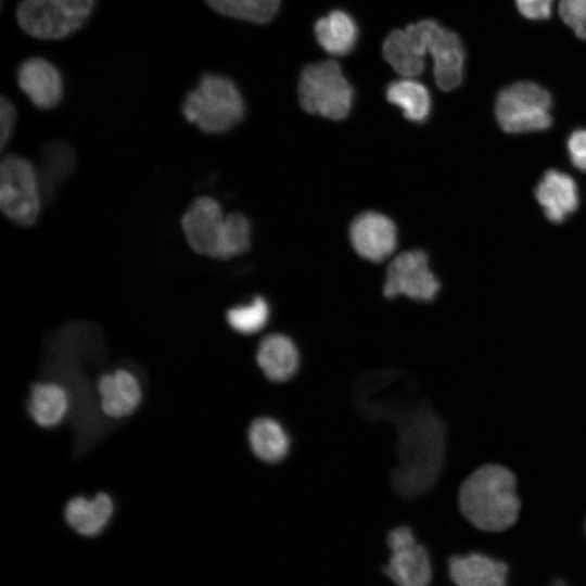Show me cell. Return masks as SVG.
Masks as SVG:
<instances>
[{
	"label": "cell",
	"mask_w": 586,
	"mask_h": 586,
	"mask_svg": "<svg viewBox=\"0 0 586 586\" xmlns=\"http://www.w3.org/2000/svg\"><path fill=\"white\" fill-rule=\"evenodd\" d=\"M385 97L391 104L400 107L410 122L423 123L431 114L432 99L428 88L412 78L390 82Z\"/></svg>",
	"instance_id": "44dd1931"
},
{
	"label": "cell",
	"mask_w": 586,
	"mask_h": 586,
	"mask_svg": "<svg viewBox=\"0 0 586 586\" xmlns=\"http://www.w3.org/2000/svg\"><path fill=\"white\" fill-rule=\"evenodd\" d=\"M548 586H569V584L561 578H556L551 583H549Z\"/></svg>",
	"instance_id": "4dcf8cb0"
},
{
	"label": "cell",
	"mask_w": 586,
	"mask_h": 586,
	"mask_svg": "<svg viewBox=\"0 0 586 586\" xmlns=\"http://www.w3.org/2000/svg\"><path fill=\"white\" fill-rule=\"evenodd\" d=\"M16 122V109L4 95L0 97V145L3 149L9 142Z\"/></svg>",
	"instance_id": "f546056e"
},
{
	"label": "cell",
	"mask_w": 586,
	"mask_h": 586,
	"mask_svg": "<svg viewBox=\"0 0 586 586\" xmlns=\"http://www.w3.org/2000/svg\"><path fill=\"white\" fill-rule=\"evenodd\" d=\"M75 165L76 154L65 142L53 141L41 149L40 161L35 168L42 203L52 200L56 188L69 177Z\"/></svg>",
	"instance_id": "e0dca14e"
},
{
	"label": "cell",
	"mask_w": 586,
	"mask_h": 586,
	"mask_svg": "<svg viewBox=\"0 0 586 586\" xmlns=\"http://www.w3.org/2000/svg\"><path fill=\"white\" fill-rule=\"evenodd\" d=\"M558 12L574 35L586 39V0H559Z\"/></svg>",
	"instance_id": "4316f807"
},
{
	"label": "cell",
	"mask_w": 586,
	"mask_h": 586,
	"mask_svg": "<svg viewBox=\"0 0 586 586\" xmlns=\"http://www.w3.org/2000/svg\"><path fill=\"white\" fill-rule=\"evenodd\" d=\"M20 89L38 109L51 110L59 105L64 93L63 77L48 59L31 55L22 61L16 71Z\"/></svg>",
	"instance_id": "7c38bea8"
},
{
	"label": "cell",
	"mask_w": 586,
	"mask_h": 586,
	"mask_svg": "<svg viewBox=\"0 0 586 586\" xmlns=\"http://www.w3.org/2000/svg\"><path fill=\"white\" fill-rule=\"evenodd\" d=\"M393 485L406 498L426 492L438 479L445 454V425L424 404L403 411Z\"/></svg>",
	"instance_id": "7a4b0ae2"
},
{
	"label": "cell",
	"mask_w": 586,
	"mask_h": 586,
	"mask_svg": "<svg viewBox=\"0 0 586 586\" xmlns=\"http://www.w3.org/2000/svg\"><path fill=\"white\" fill-rule=\"evenodd\" d=\"M249 441L253 453L266 462L282 460L290 446L284 429L271 418L255 419L249 430Z\"/></svg>",
	"instance_id": "7402d4cb"
},
{
	"label": "cell",
	"mask_w": 586,
	"mask_h": 586,
	"mask_svg": "<svg viewBox=\"0 0 586 586\" xmlns=\"http://www.w3.org/2000/svg\"><path fill=\"white\" fill-rule=\"evenodd\" d=\"M251 242V227L240 213L226 215L218 258L227 259L244 253Z\"/></svg>",
	"instance_id": "d4e9b609"
},
{
	"label": "cell",
	"mask_w": 586,
	"mask_h": 586,
	"mask_svg": "<svg viewBox=\"0 0 586 586\" xmlns=\"http://www.w3.org/2000/svg\"><path fill=\"white\" fill-rule=\"evenodd\" d=\"M113 513V502L106 494L92 500L76 497L65 508L67 523L79 534L92 536L103 530Z\"/></svg>",
	"instance_id": "ffe728a7"
},
{
	"label": "cell",
	"mask_w": 586,
	"mask_h": 586,
	"mask_svg": "<svg viewBox=\"0 0 586 586\" xmlns=\"http://www.w3.org/2000/svg\"><path fill=\"white\" fill-rule=\"evenodd\" d=\"M42 199L35 165L28 160L10 154L0 164V207L2 213L20 226L36 222Z\"/></svg>",
	"instance_id": "ba28073f"
},
{
	"label": "cell",
	"mask_w": 586,
	"mask_h": 586,
	"mask_svg": "<svg viewBox=\"0 0 586 586\" xmlns=\"http://www.w3.org/2000/svg\"><path fill=\"white\" fill-rule=\"evenodd\" d=\"M552 97L540 85L522 80L504 87L495 100V117L509 133L543 131L552 124Z\"/></svg>",
	"instance_id": "52a82bcc"
},
{
	"label": "cell",
	"mask_w": 586,
	"mask_h": 586,
	"mask_svg": "<svg viewBox=\"0 0 586 586\" xmlns=\"http://www.w3.org/2000/svg\"><path fill=\"white\" fill-rule=\"evenodd\" d=\"M269 318V306L262 296H256L246 305L233 307L227 311L230 327L243 334H252L262 330Z\"/></svg>",
	"instance_id": "484cf974"
},
{
	"label": "cell",
	"mask_w": 586,
	"mask_h": 586,
	"mask_svg": "<svg viewBox=\"0 0 586 586\" xmlns=\"http://www.w3.org/2000/svg\"><path fill=\"white\" fill-rule=\"evenodd\" d=\"M183 117L205 133H221L244 116L243 97L234 81L224 75L204 73L182 101Z\"/></svg>",
	"instance_id": "277c9868"
},
{
	"label": "cell",
	"mask_w": 586,
	"mask_h": 586,
	"mask_svg": "<svg viewBox=\"0 0 586 586\" xmlns=\"http://www.w3.org/2000/svg\"><path fill=\"white\" fill-rule=\"evenodd\" d=\"M535 198L548 220L561 224L579 205V193L575 180L568 174L549 169L535 188Z\"/></svg>",
	"instance_id": "5bb4252c"
},
{
	"label": "cell",
	"mask_w": 586,
	"mask_h": 586,
	"mask_svg": "<svg viewBox=\"0 0 586 586\" xmlns=\"http://www.w3.org/2000/svg\"><path fill=\"white\" fill-rule=\"evenodd\" d=\"M314 34L327 53L344 56L355 49L359 31L355 18L348 12L336 9L315 22Z\"/></svg>",
	"instance_id": "2e32d148"
},
{
	"label": "cell",
	"mask_w": 586,
	"mask_h": 586,
	"mask_svg": "<svg viewBox=\"0 0 586 586\" xmlns=\"http://www.w3.org/2000/svg\"><path fill=\"white\" fill-rule=\"evenodd\" d=\"M459 508L475 527L500 532L512 526L520 513L517 480L508 468L487 463L474 470L462 483Z\"/></svg>",
	"instance_id": "3957f363"
},
{
	"label": "cell",
	"mask_w": 586,
	"mask_h": 586,
	"mask_svg": "<svg viewBox=\"0 0 586 586\" xmlns=\"http://www.w3.org/2000/svg\"><path fill=\"white\" fill-rule=\"evenodd\" d=\"M68 407L65 391L55 383L35 384L30 391L28 411L42 426H52L61 421Z\"/></svg>",
	"instance_id": "603a6c76"
},
{
	"label": "cell",
	"mask_w": 586,
	"mask_h": 586,
	"mask_svg": "<svg viewBox=\"0 0 586 586\" xmlns=\"http://www.w3.org/2000/svg\"><path fill=\"white\" fill-rule=\"evenodd\" d=\"M382 53L392 68L405 78L422 74L430 54L436 86L443 91L458 88L464 78L466 48L458 34L426 18L392 30L384 39Z\"/></svg>",
	"instance_id": "6da1fadb"
},
{
	"label": "cell",
	"mask_w": 586,
	"mask_h": 586,
	"mask_svg": "<svg viewBox=\"0 0 586 586\" xmlns=\"http://www.w3.org/2000/svg\"><path fill=\"white\" fill-rule=\"evenodd\" d=\"M297 93L300 104L307 113L334 120L348 115L355 95L341 65L333 60L305 65Z\"/></svg>",
	"instance_id": "8992f818"
},
{
	"label": "cell",
	"mask_w": 586,
	"mask_h": 586,
	"mask_svg": "<svg viewBox=\"0 0 586 586\" xmlns=\"http://www.w3.org/2000/svg\"><path fill=\"white\" fill-rule=\"evenodd\" d=\"M387 546L391 556L383 571L396 586H430L433 574L430 556L408 526L393 528Z\"/></svg>",
	"instance_id": "30bf717a"
},
{
	"label": "cell",
	"mask_w": 586,
	"mask_h": 586,
	"mask_svg": "<svg viewBox=\"0 0 586 586\" xmlns=\"http://www.w3.org/2000/svg\"><path fill=\"white\" fill-rule=\"evenodd\" d=\"M256 360L267 379L283 382L296 372L298 353L290 337L276 333L262 340Z\"/></svg>",
	"instance_id": "d6986e66"
},
{
	"label": "cell",
	"mask_w": 586,
	"mask_h": 586,
	"mask_svg": "<svg viewBox=\"0 0 586 586\" xmlns=\"http://www.w3.org/2000/svg\"><path fill=\"white\" fill-rule=\"evenodd\" d=\"M225 215L218 202L209 196L194 200L181 218V227L190 247L218 258Z\"/></svg>",
	"instance_id": "8fae6325"
},
{
	"label": "cell",
	"mask_w": 586,
	"mask_h": 586,
	"mask_svg": "<svg viewBox=\"0 0 586 586\" xmlns=\"http://www.w3.org/2000/svg\"><path fill=\"white\" fill-rule=\"evenodd\" d=\"M441 284L429 267V257L424 251H406L396 256L388 265L383 293L393 298L405 295L420 302L433 301Z\"/></svg>",
	"instance_id": "9c48e42d"
},
{
	"label": "cell",
	"mask_w": 586,
	"mask_h": 586,
	"mask_svg": "<svg viewBox=\"0 0 586 586\" xmlns=\"http://www.w3.org/2000/svg\"><path fill=\"white\" fill-rule=\"evenodd\" d=\"M95 0H20L17 26L41 41H58L77 33L91 16Z\"/></svg>",
	"instance_id": "5b68a950"
},
{
	"label": "cell",
	"mask_w": 586,
	"mask_h": 586,
	"mask_svg": "<svg viewBox=\"0 0 586 586\" xmlns=\"http://www.w3.org/2000/svg\"><path fill=\"white\" fill-rule=\"evenodd\" d=\"M566 149L572 164L586 173V129L572 131L566 141Z\"/></svg>",
	"instance_id": "83f0119b"
},
{
	"label": "cell",
	"mask_w": 586,
	"mask_h": 586,
	"mask_svg": "<svg viewBox=\"0 0 586 586\" xmlns=\"http://www.w3.org/2000/svg\"><path fill=\"white\" fill-rule=\"evenodd\" d=\"M448 574L456 586H508L509 568L488 555L470 552L453 556Z\"/></svg>",
	"instance_id": "9a60e30c"
},
{
	"label": "cell",
	"mask_w": 586,
	"mask_h": 586,
	"mask_svg": "<svg viewBox=\"0 0 586 586\" xmlns=\"http://www.w3.org/2000/svg\"><path fill=\"white\" fill-rule=\"evenodd\" d=\"M519 13L532 21L550 18L553 0H514Z\"/></svg>",
	"instance_id": "f1b7e54d"
},
{
	"label": "cell",
	"mask_w": 586,
	"mask_h": 586,
	"mask_svg": "<svg viewBox=\"0 0 586 586\" xmlns=\"http://www.w3.org/2000/svg\"><path fill=\"white\" fill-rule=\"evenodd\" d=\"M349 239L354 250L370 262H382L395 250L397 230L386 216L367 212L357 216L349 228Z\"/></svg>",
	"instance_id": "4fadbf2b"
},
{
	"label": "cell",
	"mask_w": 586,
	"mask_h": 586,
	"mask_svg": "<svg viewBox=\"0 0 586 586\" xmlns=\"http://www.w3.org/2000/svg\"><path fill=\"white\" fill-rule=\"evenodd\" d=\"M98 390L103 411L114 418L131 413L141 399V390L137 379L123 369L101 377Z\"/></svg>",
	"instance_id": "ac0fdd59"
},
{
	"label": "cell",
	"mask_w": 586,
	"mask_h": 586,
	"mask_svg": "<svg viewBox=\"0 0 586 586\" xmlns=\"http://www.w3.org/2000/svg\"><path fill=\"white\" fill-rule=\"evenodd\" d=\"M215 13L254 24H266L278 13L281 0H203Z\"/></svg>",
	"instance_id": "cb8c5ba5"
}]
</instances>
